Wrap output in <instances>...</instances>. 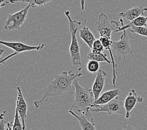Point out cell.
Segmentation results:
<instances>
[{
	"mask_svg": "<svg viewBox=\"0 0 147 130\" xmlns=\"http://www.w3.org/2000/svg\"><path fill=\"white\" fill-rule=\"evenodd\" d=\"M123 130H136V129L134 127V126L129 125H127L125 126H124Z\"/></svg>",
	"mask_w": 147,
	"mask_h": 130,
	"instance_id": "obj_25",
	"label": "cell"
},
{
	"mask_svg": "<svg viewBox=\"0 0 147 130\" xmlns=\"http://www.w3.org/2000/svg\"><path fill=\"white\" fill-rule=\"evenodd\" d=\"M130 31L133 33L147 37V26H135L130 27Z\"/></svg>",
	"mask_w": 147,
	"mask_h": 130,
	"instance_id": "obj_22",
	"label": "cell"
},
{
	"mask_svg": "<svg viewBox=\"0 0 147 130\" xmlns=\"http://www.w3.org/2000/svg\"><path fill=\"white\" fill-rule=\"evenodd\" d=\"M121 24V27L117 31H115V33L120 32V31H123L128 29L130 28V27L135 26H147V17L141 16L137 18H136L134 21H132L129 23L127 24H124L123 19H120V22Z\"/></svg>",
	"mask_w": 147,
	"mask_h": 130,
	"instance_id": "obj_16",
	"label": "cell"
},
{
	"mask_svg": "<svg viewBox=\"0 0 147 130\" xmlns=\"http://www.w3.org/2000/svg\"><path fill=\"white\" fill-rule=\"evenodd\" d=\"M100 65L99 63L94 60H90L86 65V69L88 71L91 73L94 74L98 73L100 70Z\"/></svg>",
	"mask_w": 147,
	"mask_h": 130,
	"instance_id": "obj_19",
	"label": "cell"
},
{
	"mask_svg": "<svg viewBox=\"0 0 147 130\" xmlns=\"http://www.w3.org/2000/svg\"><path fill=\"white\" fill-rule=\"evenodd\" d=\"M17 90H18V98L16 100V108L18 110L20 118L22 120V123L23 125V129H26V123L25 119L27 117L28 113V104L26 100H24L23 94L22 93V90L20 87H17Z\"/></svg>",
	"mask_w": 147,
	"mask_h": 130,
	"instance_id": "obj_10",
	"label": "cell"
},
{
	"mask_svg": "<svg viewBox=\"0 0 147 130\" xmlns=\"http://www.w3.org/2000/svg\"><path fill=\"white\" fill-rule=\"evenodd\" d=\"M65 15L67 17L69 22V30L71 33V43L69 44V55H70L71 62L73 66L82 65V57L80 54V47L78 43L76 33L78 26H81L82 22L74 20L70 16V11H65Z\"/></svg>",
	"mask_w": 147,
	"mask_h": 130,
	"instance_id": "obj_3",
	"label": "cell"
},
{
	"mask_svg": "<svg viewBox=\"0 0 147 130\" xmlns=\"http://www.w3.org/2000/svg\"><path fill=\"white\" fill-rule=\"evenodd\" d=\"M68 112L69 114H71V115L77 119L82 130H96L94 120L90 119L85 115H78L75 113V111L71 110H69Z\"/></svg>",
	"mask_w": 147,
	"mask_h": 130,
	"instance_id": "obj_14",
	"label": "cell"
},
{
	"mask_svg": "<svg viewBox=\"0 0 147 130\" xmlns=\"http://www.w3.org/2000/svg\"><path fill=\"white\" fill-rule=\"evenodd\" d=\"M91 50H92V52L94 54H99L103 52V51L105 50V48L100 39L96 40L94 41Z\"/></svg>",
	"mask_w": 147,
	"mask_h": 130,
	"instance_id": "obj_21",
	"label": "cell"
},
{
	"mask_svg": "<svg viewBox=\"0 0 147 130\" xmlns=\"http://www.w3.org/2000/svg\"><path fill=\"white\" fill-rule=\"evenodd\" d=\"M106 76L107 72L101 69L96 73L92 88L95 100H98V98L100 96L101 93H102V91L103 90L105 86V83Z\"/></svg>",
	"mask_w": 147,
	"mask_h": 130,
	"instance_id": "obj_12",
	"label": "cell"
},
{
	"mask_svg": "<svg viewBox=\"0 0 147 130\" xmlns=\"http://www.w3.org/2000/svg\"><path fill=\"white\" fill-rule=\"evenodd\" d=\"M111 50L115 53L118 59H126L129 55L132 54V49L129 43V37L125 30L118 41H113Z\"/></svg>",
	"mask_w": 147,
	"mask_h": 130,
	"instance_id": "obj_6",
	"label": "cell"
},
{
	"mask_svg": "<svg viewBox=\"0 0 147 130\" xmlns=\"http://www.w3.org/2000/svg\"><path fill=\"white\" fill-rule=\"evenodd\" d=\"M79 37L88 45L90 49H92L93 43L96 40L92 31L86 26V22H85V25L80 30Z\"/></svg>",
	"mask_w": 147,
	"mask_h": 130,
	"instance_id": "obj_15",
	"label": "cell"
},
{
	"mask_svg": "<svg viewBox=\"0 0 147 130\" xmlns=\"http://www.w3.org/2000/svg\"><path fill=\"white\" fill-rule=\"evenodd\" d=\"M13 130H24L22 123V120H21V119L20 118L18 111V110H17L16 108V110H15V118H14Z\"/></svg>",
	"mask_w": 147,
	"mask_h": 130,
	"instance_id": "obj_20",
	"label": "cell"
},
{
	"mask_svg": "<svg viewBox=\"0 0 147 130\" xmlns=\"http://www.w3.org/2000/svg\"><path fill=\"white\" fill-rule=\"evenodd\" d=\"M8 2L5 1V0H1V7H3V6H5V5L8 4Z\"/></svg>",
	"mask_w": 147,
	"mask_h": 130,
	"instance_id": "obj_27",
	"label": "cell"
},
{
	"mask_svg": "<svg viewBox=\"0 0 147 130\" xmlns=\"http://www.w3.org/2000/svg\"><path fill=\"white\" fill-rule=\"evenodd\" d=\"M91 111L93 114L101 112H105L109 115H126V111L124 106V101L119 100L118 97L115 98L114 100L111 101L109 103L104 105H94L93 106Z\"/></svg>",
	"mask_w": 147,
	"mask_h": 130,
	"instance_id": "obj_5",
	"label": "cell"
},
{
	"mask_svg": "<svg viewBox=\"0 0 147 130\" xmlns=\"http://www.w3.org/2000/svg\"><path fill=\"white\" fill-rule=\"evenodd\" d=\"M0 43L14 50V51L18 55L19 53H21L23 52L31 51H40L43 50L45 46V44H38L37 46H33L24 44L23 43H22V42L6 41L4 40L0 41Z\"/></svg>",
	"mask_w": 147,
	"mask_h": 130,
	"instance_id": "obj_8",
	"label": "cell"
},
{
	"mask_svg": "<svg viewBox=\"0 0 147 130\" xmlns=\"http://www.w3.org/2000/svg\"><path fill=\"white\" fill-rule=\"evenodd\" d=\"M80 79H76L73 82L75 86V100L70 110L85 115L89 118L94 119L91 109L95 101L92 89L83 87L79 83Z\"/></svg>",
	"mask_w": 147,
	"mask_h": 130,
	"instance_id": "obj_2",
	"label": "cell"
},
{
	"mask_svg": "<svg viewBox=\"0 0 147 130\" xmlns=\"http://www.w3.org/2000/svg\"><path fill=\"white\" fill-rule=\"evenodd\" d=\"M87 59H88L89 60H94L98 63L106 62L108 64L111 65V60L108 59L107 55L103 53L99 54H94L91 51L87 55Z\"/></svg>",
	"mask_w": 147,
	"mask_h": 130,
	"instance_id": "obj_18",
	"label": "cell"
},
{
	"mask_svg": "<svg viewBox=\"0 0 147 130\" xmlns=\"http://www.w3.org/2000/svg\"><path fill=\"white\" fill-rule=\"evenodd\" d=\"M147 12V8L142 6H136L129 8L125 11L118 14V16L121 19L132 22L137 18L142 16L145 13Z\"/></svg>",
	"mask_w": 147,
	"mask_h": 130,
	"instance_id": "obj_11",
	"label": "cell"
},
{
	"mask_svg": "<svg viewBox=\"0 0 147 130\" xmlns=\"http://www.w3.org/2000/svg\"><path fill=\"white\" fill-rule=\"evenodd\" d=\"M121 27V24L115 20H109L108 16L103 13L100 14L98 19L94 24V28L100 36L111 38L112 33L117 31Z\"/></svg>",
	"mask_w": 147,
	"mask_h": 130,
	"instance_id": "obj_4",
	"label": "cell"
},
{
	"mask_svg": "<svg viewBox=\"0 0 147 130\" xmlns=\"http://www.w3.org/2000/svg\"><path fill=\"white\" fill-rule=\"evenodd\" d=\"M143 98L138 95L135 89H132L129 91L127 96L124 101V106L126 111L125 118L128 119L131 116V111L137 103H142Z\"/></svg>",
	"mask_w": 147,
	"mask_h": 130,
	"instance_id": "obj_9",
	"label": "cell"
},
{
	"mask_svg": "<svg viewBox=\"0 0 147 130\" xmlns=\"http://www.w3.org/2000/svg\"><path fill=\"white\" fill-rule=\"evenodd\" d=\"M85 0H80V5H81V8L82 10L85 9Z\"/></svg>",
	"mask_w": 147,
	"mask_h": 130,
	"instance_id": "obj_26",
	"label": "cell"
},
{
	"mask_svg": "<svg viewBox=\"0 0 147 130\" xmlns=\"http://www.w3.org/2000/svg\"><path fill=\"white\" fill-rule=\"evenodd\" d=\"M121 94V90L119 89L111 90L105 91V92H104L101 94L100 96L98 98V100L94 101L92 106H94V105H100V106H101V105L107 104L111 101L114 100L115 98L120 96Z\"/></svg>",
	"mask_w": 147,
	"mask_h": 130,
	"instance_id": "obj_13",
	"label": "cell"
},
{
	"mask_svg": "<svg viewBox=\"0 0 147 130\" xmlns=\"http://www.w3.org/2000/svg\"><path fill=\"white\" fill-rule=\"evenodd\" d=\"M30 7L31 5H28L19 11L9 15L5 23V29L9 31L20 30L21 27L26 22Z\"/></svg>",
	"mask_w": 147,
	"mask_h": 130,
	"instance_id": "obj_7",
	"label": "cell"
},
{
	"mask_svg": "<svg viewBox=\"0 0 147 130\" xmlns=\"http://www.w3.org/2000/svg\"><path fill=\"white\" fill-rule=\"evenodd\" d=\"M55 0H9V3L11 4H15L16 3H26L31 5V8L43 7L48 3Z\"/></svg>",
	"mask_w": 147,
	"mask_h": 130,
	"instance_id": "obj_17",
	"label": "cell"
},
{
	"mask_svg": "<svg viewBox=\"0 0 147 130\" xmlns=\"http://www.w3.org/2000/svg\"><path fill=\"white\" fill-rule=\"evenodd\" d=\"M6 111H4L1 115V121H0V130H5L6 128Z\"/></svg>",
	"mask_w": 147,
	"mask_h": 130,
	"instance_id": "obj_23",
	"label": "cell"
},
{
	"mask_svg": "<svg viewBox=\"0 0 147 130\" xmlns=\"http://www.w3.org/2000/svg\"><path fill=\"white\" fill-rule=\"evenodd\" d=\"M13 123L12 121H7L6 123L5 130H13Z\"/></svg>",
	"mask_w": 147,
	"mask_h": 130,
	"instance_id": "obj_24",
	"label": "cell"
},
{
	"mask_svg": "<svg viewBox=\"0 0 147 130\" xmlns=\"http://www.w3.org/2000/svg\"><path fill=\"white\" fill-rule=\"evenodd\" d=\"M82 68H79L77 71L73 73L70 71H64L60 75H55L54 79L48 83L45 88L43 96L40 100L34 101L35 108H40L45 102L48 101L51 97L57 96L69 92L71 90L72 85L76 79H85L81 73Z\"/></svg>",
	"mask_w": 147,
	"mask_h": 130,
	"instance_id": "obj_1",
	"label": "cell"
}]
</instances>
